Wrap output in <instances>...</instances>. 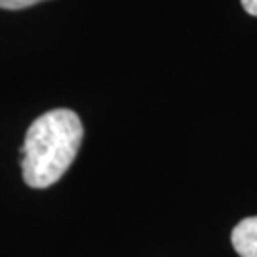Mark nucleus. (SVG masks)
Here are the masks:
<instances>
[{"label":"nucleus","mask_w":257,"mask_h":257,"mask_svg":"<svg viewBox=\"0 0 257 257\" xmlns=\"http://www.w3.org/2000/svg\"><path fill=\"white\" fill-rule=\"evenodd\" d=\"M84 138L82 122L71 109H54L38 116L21 147L23 179L33 189H48L74 162Z\"/></svg>","instance_id":"f257e3e1"},{"label":"nucleus","mask_w":257,"mask_h":257,"mask_svg":"<svg viewBox=\"0 0 257 257\" xmlns=\"http://www.w3.org/2000/svg\"><path fill=\"white\" fill-rule=\"evenodd\" d=\"M230 242L240 257H257V215L240 221L230 232Z\"/></svg>","instance_id":"f03ea898"},{"label":"nucleus","mask_w":257,"mask_h":257,"mask_svg":"<svg viewBox=\"0 0 257 257\" xmlns=\"http://www.w3.org/2000/svg\"><path fill=\"white\" fill-rule=\"evenodd\" d=\"M42 0H0V8L2 10H23L29 6H35Z\"/></svg>","instance_id":"7ed1b4c3"},{"label":"nucleus","mask_w":257,"mask_h":257,"mask_svg":"<svg viewBox=\"0 0 257 257\" xmlns=\"http://www.w3.org/2000/svg\"><path fill=\"white\" fill-rule=\"evenodd\" d=\"M240 2H242V8L246 10L249 16L257 18V0H240Z\"/></svg>","instance_id":"20e7f679"}]
</instances>
